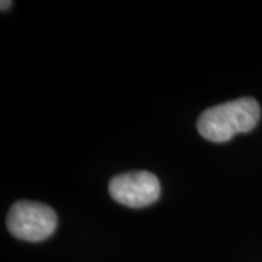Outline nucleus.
I'll use <instances>...</instances> for the list:
<instances>
[{"instance_id": "f257e3e1", "label": "nucleus", "mask_w": 262, "mask_h": 262, "mask_svg": "<svg viewBox=\"0 0 262 262\" xmlns=\"http://www.w3.org/2000/svg\"><path fill=\"white\" fill-rule=\"evenodd\" d=\"M259 117V103L253 98H241L206 110L198 118L196 128L203 139L225 143L236 134L252 131Z\"/></svg>"}, {"instance_id": "f03ea898", "label": "nucleus", "mask_w": 262, "mask_h": 262, "mask_svg": "<svg viewBox=\"0 0 262 262\" xmlns=\"http://www.w3.org/2000/svg\"><path fill=\"white\" fill-rule=\"evenodd\" d=\"M57 215L47 204L18 201L9 210L8 229L15 237L27 242H41L54 233Z\"/></svg>"}, {"instance_id": "7ed1b4c3", "label": "nucleus", "mask_w": 262, "mask_h": 262, "mask_svg": "<svg viewBox=\"0 0 262 262\" xmlns=\"http://www.w3.org/2000/svg\"><path fill=\"white\" fill-rule=\"evenodd\" d=\"M108 189L113 200L131 208L150 206L160 196L159 179L146 170L120 173L110 181Z\"/></svg>"}, {"instance_id": "20e7f679", "label": "nucleus", "mask_w": 262, "mask_h": 262, "mask_svg": "<svg viewBox=\"0 0 262 262\" xmlns=\"http://www.w3.org/2000/svg\"><path fill=\"white\" fill-rule=\"evenodd\" d=\"M10 5H12V2H2V10H6V9H9L10 8Z\"/></svg>"}]
</instances>
